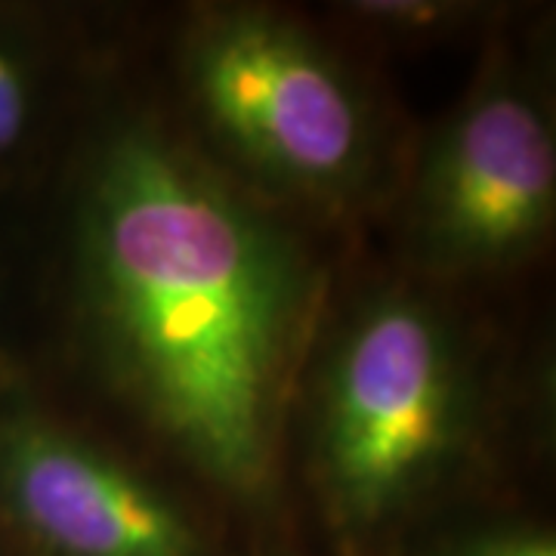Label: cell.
I'll return each mask as SVG.
<instances>
[{
  "mask_svg": "<svg viewBox=\"0 0 556 556\" xmlns=\"http://www.w3.org/2000/svg\"><path fill=\"white\" fill-rule=\"evenodd\" d=\"M68 288L109 396L211 492L276 507L331 306L298 229L170 124L115 115L80 155Z\"/></svg>",
  "mask_w": 556,
  "mask_h": 556,
  "instance_id": "1",
  "label": "cell"
},
{
  "mask_svg": "<svg viewBox=\"0 0 556 556\" xmlns=\"http://www.w3.org/2000/svg\"><path fill=\"white\" fill-rule=\"evenodd\" d=\"M495 343L420 278L328 306L300 378L291 439L325 529L371 556L442 514L492 457L501 427Z\"/></svg>",
  "mask_w": 556,
  "mask_h": 556,
  "instance_id": "2",
  "label": "cell"
},
{
  "mask_svg": "<svg viewBox=\"0 0 556 556\" xmlns=\"http://www.w3.org/2000/svg\"><path fill=\"white\" fill-rule=\"evenodd\" d=\"M179 84L207 159L266 204L346 217L387 170V118L350 60L298 16L226 3L179 40Z\"/></svg>",
  "mask_w": 556,
  "mask_h": 556,
  "instance_id": "3",
  "label": "cell"
},
{
  "mask_svg": "<svg viewBox=\"0 0 556 556\" xmlns=\"http://www.w3.org/2000/svg\"><path fill=\"white\" fill-rule=\"evenodd\" d=\"M556 127L544 75L497 47L405 179L402 248L437 288L514 273L551 239Z\"/></svg>",
  "mask_w": 556,
  "mask_h": 556,
  "instance_id": "4",
  "label": "cell"
},
{
  "mask_svg": "<svg viewBox=\"0 0 556 556\" xmlns=\"http://www.w3.org/2000/svg\"><path fill=\"white\" fill-rule=\"evenodd\" d=\"M0 522L28 556H211L177 492L16 390L0 396Z\"/></svg>",
  "mask_w": 556,
  "mask_h": 556,
  "instance_id": "5",
  "label": "cell"
},
{
  "mask_svg": "<svg viewBox=\"0 0 556 556\" xmlns=\"http://www.w3.org/2000/svg\"><path fill=\"white\" fill-rule=\"evenodd\" d=\"M47 75L43 35L20 13L0 10V177L16 170L38 139Z\"/></svg>",
  "mask_w": 556,
  "mask_h": 556,
  "instance_id": "6",
  "label": "cell"
},
{
  "mask_svg": "<svg viewBox=\"0 0 556 556\" xmlns=\"http://www.w3.org/2000/svg\"><path fill=\"white\" fill-rule=\"evenodd\" d=\"M331 10L368 38L415 47L452 38L497 16L492 3L473 0H353Z\"/></svg>",
  "mask_w": 556,
  "mask_h": 556,
  "instance_id": "7",
  "label": "cell"
},
{
  "mask_svg": "<svg viewBox=\"0 0 556 556\" xmlns=\"http://www.w3.org/2000/svg\"><path fill=\"white\" fill-rule=\"evenodd\" d=\"M427 556H556V541L538 522L485 519L442 532Z\"/></svg>",
  "mask_w": 556,
  "mask_h": 556,
  "instance_id": "8",
  "label": "cell"
}]
</instances>
